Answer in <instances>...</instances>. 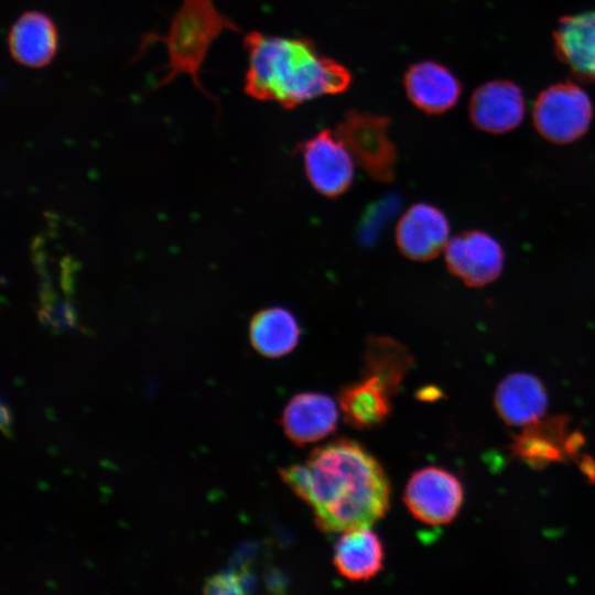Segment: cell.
<instances>
[{
    "label": "cell",
    "mask_w": 595,
    "mask_h": 595,
    "mask_svg": "<svg viewBox=\"0 0 595 595\" xmlns=\"http://www.w3.org/2000/svg\"><path fill=\"white\" fill-rule=\"evenodd\" d=\"M280 475L327 533L370 528L389 508L390 485L382 466L355 441L339 439L316 447L304 464L282 468Z\"/></svg>",
    "instance_id": "cell-1"
},
{
    "label": "cell",
    "mask_w": 595,
    "mask_h": 595,
    "mask_svg": "<svg viewBox=\"0 0 595 595\" xmlns=\"http://www.w3.org/2000/svg\"><path fill=\"white\" fill-rule=\"evenodd\" d=\"M244 45V90L256 100L292 109L321 96L342 94L351 84L350 72L321 54L307 39L252 31L246 34Z\"/></svg>",
    "instance_id": "cell-2"
},
{
    "label": "cell",
    "mask_w": 595,
    "mask_h": 595,
    "mask_svg": "<svg viewBox=\"0 0 595 595\" xmlns=\"http://www.w3.org/2000/svg\"><path fill=\"white\" fill-rule=\"evenodd\" d=\"M225 30L237 31L238 28L217 10L213 0H183L167 34L158 36L166 45L169 71L156 87L178 75H188L195 86L210 97L201 85L198 74L209 46Z\"/></svg>",
    "instance_id": "cell-3"
},
{
    "label": "cell",
    "mask_w": 595,
    "mask_h": 595,
    "mask_svg": "<svg viewBox=\"0 0 595 595\" xmlns=\"http://www.w3.org/2000/svg\"><path fill=\"white\" fill-rule=\"evenodd\" d=\"M389 119L356 110L349 111L335 128L356 162L377 182L394 178L397 151L388 134Z\"/></svg>",
    "instance_id": "cell-4"
},
{
    "label": "cell",
    "mask_w": 595,
    "mask_h": 595,
    "mask_svg": "<svg viewBox=\"0 0 595 595\" xmlns=\"http://www.w3.org/2000/svg\"><path fill=\"white\" fill-rule=\"evenodd\" d=\"M592 102L577 85L550 86L537 98L533 123L538 132L553 143H570L581 138L592 120Z\"/></svg>",
    "instance_id": "cell-5"
},
{
    "label": "cell",
    "mask_w": 595,
    "mask_h": 595,
    "mask_svg": "<svg viewBox=\"0 0 595 595\" xmlns=\"http://www.w3.org/2000/svg\"><path fill=\"white\" fill-rule=\"evenodd\" d=\"M300 151L306 177L321 195L336 198L349 190L355 159L335 132H317L301 143Z\"/></svg>",
    "instance_id": "cell-6"
},
{
    "label": "cell",
    "mask_w": 595,
    "mask_h": 595,
    "mask_svg": "<svg viewBox=\"0 0 595 595\" xmlns=\"http://www.w3.org/2000/svg\"><path fill=\"white\" fill-rule=\"evenodd\" d=\"M463 501V487L452 473L435 466L416 470L409 478L404 502L421 522L432 526L451 522Z\"/></svg>",
    "instance_id": "cell-7"
},
{
    "label": "cell",
    "mask_w": 595,
    "mask_h": 595,
    "mask_svg": "<svg viewBox=\"0 0 595 595\" xmlns=\"http://www.w3.org/2000/svg\"><path fill=\"white\" fill-rule=\"evenodd\" d=\"M445 262L452 274L468 286H484L502 271L504 250L489 234L468 230L448 240Z\"/></svg>",
    "instance_id": "cell-8"
},
{
    "label": "cell",
    "mask_w": 595,
    "mask_h": 595,
    "mask_svg": "<svg viewBox=\"0 0 595 595\" xmlns=\"http://www.w3.org/2000/svg\"><path fill=\"white\" fill-rule=\"evenodd\" d=\"M450 223L442 209L420 202L411 205L396 228V242L408 259L428 261L436 258L448 242Z\"/></svg>",
    "instance_id": "cell-9"
},
{
    "label": "cell",
    "mask_w": 595,
    "mask_h": 595,
    "mask_svg": "<svg viewBox=\"0 0 595 595\" xmlns=\"http://www.w3.org/2000/svg\"><path fill=\"white\" fill-rule=\"evenodd\" d=\"M397 391L380 375L363 370V377L343 387L338 394L345 421L358 430L379 428L390 415L391 398Z\"/></svg>",
    "instance_id": "cell-10"
},
{
    "label": "cell",
    "mask_w": 595,
    "mask_h": 595,
    "mask_svg": "<svg viewBox=\"0 0 595 595\" xmlns=\"http://www.w3.org/2000/svg\"><path fill=\"white\" fill-rule=\"evenodd\" d=\"M524 99L521 89L508 80H494L479 86L469 102V118L475 127L489 133H505L523 119Z\"/></svg>",
    "instance_id": "cell-11"
},
{
    "label": "cell",
    "mask_w": 595,
    "mask_h": 595,
    "mask_svg": "<svg viewBox=\"0 0 595 595\" xmlns=\"http://www.w3.org/2000/svg\"><path fill=\"white\" fill-rule=\"evenodd\" d=\"M337 421L338 409L331 397L303 392L295 394L285 405L281 425L293 444L304 446L333 433Z\"/></svg>",
    "instance_id": "cell-12"
},
{
    "label": "cell",
    "mask_w": 595,
    "mask_h": 595,
    "mask_svg": "<svg viewBox=\"0 0 595 595\" xmlns=\"http://www.w3.org/2000/svg\"><path fill=\"white\" fill-rule=\"evenodd\" d=\"M58 33L53 20L36 10L25 11L12 23L8 33L11 57L20 65L42 68L55 57Z\"/></svg>",
    "instance_id": "cell-13"
},
{
    "label": "cell",
    "mask_w": 595,
    "mask_h": 595,
    "mask_svg": "<svg viewBox=\"0 0 595 595\" xmlns=\"http://www.w3.org/2000/svg\"><path fill=\"white\" fill-rule=\"evenodd\" d=\"M403 84L412 104L431 115L451 109L461 95V84L453 73L432 61L411 65L404 74Z\"/></svg>",
    "instance_id": "cell-14"
},
{
    "label": "cell",
    "mask_w": 595,
    "mask_h": 595,
    "mask_svg": "<svg viewBox=\"0 0 595 595\" xmlns=\"http://www.w3.org/2000/svg\"><path fill=\"white\" fill-rule=\"evenodd\" d=\"M548 407L543 383L536 376L517 372L498 385L495 408L500 418L513 426H524L541 419Z\"/></svg>",
    "instance_id": "cell-15"
},
{
    "label": "cell",
    "mask_w": 595,
    "mask_h": 595,
    "mask_svg": "<svg viewBox=\"0 0 595 595\" xmlns=\"http://www.w3.org/2000/svg\"><path fill=\"white\" fill-rule=\"evenodd\" d=\"M558 57L581 79H595V11L561 19L554 32Z\"/></svg>",
    "instance_id": "cell-16"
},
{
    "label": "cell",
    "mask_w": 595,
    "mask_h": 595,
    "mask_svg": "<svg viewBox=\"0 0 595 595\" xmlns=\"http://www.w3.org/2000/svg\"><path fill=\"white\" fill-rule=\"evenodd\" d=\"M383 547L370 528H358L337 540L334 565L338 573L350 581H368L382 569Z\"/></svg>",
    "instance_id": "cell-17"
},
{
    "label": "cell",
    "mask_w": 595,
    "mask_h": 595,
    "mask_svg": "<svg viewBox=\"0 0 595 595\" xmlns=\"http://www.w3.org/2000/svg\"><path fill=\"white\" fill-rule=\"evenodd\" d=\"M301 327L296 316L284 306H270L257 312L249 325L253 348L262 356L279 358L299 344Z\"/></svg>",
    "instance_id": "cell-18"
},
{
    "label": "cell",
    "mask_w": 595,
    "mask_h": 595,
    "mask_svg": "<svg viewBox=\"0 0 595 595\" xmlns=\"http://www.w3.org/2000/svg\"><path fill=\"white\" fill-rule=\"evenodd\" d=\"M400 207L401 197L397 193L386 194L370 203L357 226L358 242L365 247L376 245Z\"/></svg>",
    "instance_id": "cell-19"
},
{
    "label": "cell",
    "mask_w": 595,
    "mask_h": 595,
    "mask_svg": "<svg viewBox=\"0 0 595 595\" xmlns=\"http://www.w3.org/2000/svg\"><path fill=\"white\" fill-rule=\"evenodd\" d=\"M242 578L240 575L232 572L219 573L210 577L204 588L206 594H241Z\"/></svg>",
    "instance_id": "cell-20"
}]
</instances>
